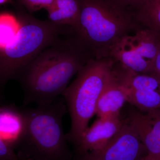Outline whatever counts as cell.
<instances>
[{
	"label": "cell",
	"instance_id": "obj_9",
	"mask_svg": "<svg viewBox=\"0 0 160 160\" xmlns=\"http://www.w3.org/2000/svg\"><path fill=\"white\" fill-rule=\"evenodd\" d=\"M125 120L121 116L99 118L84 132L75 147L78 153L82 156L102 149L120 131Z\"/></svg>",
	"mask_w": 160,
	"mask_h": 160
},
{
	"label": "cell",
	"instance_id": "obj_1",
	"mask_svg": "<svg viewBox=\"0 0 160 160\" xmlns=\"http://www.w3.org/2000/svg\"><path fill=\"white\" fill-rule=\"evenodd\" d=\"M94 56L76 32L60 36L17 73L24 105L44 106L62 95L72 78Z\"/></svg>",
	"mask_w": 160,
	"mask_h": 160
},
{
	"label": "cell",
	"instance_id": "obj_4",
	"mask_svg": "<svg viewBox=\"0 0 160 160\" xmlns=\"http://www.w3.org/2000/svg\"><path fill=\"white\" fill-rule=\"evenodd\" d=\"M114 65L111 57L90 60L63 92L62 96L71 119L66 138L75 147L96 114L98 100L111 79Z\"/></svg>",
	"mask_w": 160,
	"mask_h": 160
},
{
	"label": "cell",
	"instance_id": "obj_20",
	"mask_svg": "<svg viewBox=\"0 0 160 160\" xmlns=\"http://www.w3.org/2000/svg\"><path fill=\"white\" fill-rule=\"evenodd\" d=\"M141 160H160V153L158 154H147Z\"/></svg>",
	"mask_w": 160,
	"mask_h": 160
},
{
	"label": "cell",
	"instance_id": "obj_15",
	"mask_svg": "<svg viewBox=\"0 0 160 160\" xmlns=\"http://www.w3.org/2000/svg\"><path fill=\"white\" fill-rule=\"evenodd\" d=\"M20 28L19 21L14 16L7 13L0 14V50L13 40Z\"/></svg>",
	"mask_w": 160,
	"mask_h": 160
},
{
	"label": "cell",
	"instance_id": "obj_5",
	"mask_svg": "<svg viewBox=\"0 0 160 160\" xmlns=\"http://www.w3.org/2000/svg\"><path fill=\"white\" fill-rule=\"evenodd\" d=\"M20 28L13 40L0 50V87L29 64L61 36L74 32L68 26L28 15L18 19Z\"/></svg>",
	"mask_w": 160,
	"mask_h": 160
},
{
	"label": "cell",
	"instance_id": "obj_13",
	"mask_svg": "<svg viewBox=\"0 0 160 160\" xmlns=\"http://www.w3.org/2000/svg\"><path fill=\"white\" fill-rule=\"evenodd\" d=\"M46 10L49 21L58 25L68 26L76 32L80 16L78 0H55Z\"/></svg>",
	"mask_w": 160,
	"mask_h": 160
},
{
	"label": "cell",
	"instance_id": "obj_10",
	"mask_svg": "<svg viewBox=\"0 0 160 160\" xmlns=\"http://www.w3.org/2000/svg\"><path fill=\"white\" fill-rule=\"evenodd\" d=\"M143 113L132 110L127 120L145 147L147 154L160 153V110Z\"/></svg>",
	"mask_w": 160,
	"mask_h": 160
},
{
	"label": "cell",
	"instance_id": "obj_2",
	"mask_svg": "<svg viewBox=\"0 0 160 160\" xmlns=\"http://www.w3.org/2000/svg\"><path fill=\"white\" fill-rule=\"evenodd\" d=\"M80 16L75 32L95 59L110 57L123 37L142 27L119 0H78Z\"/></svg>",
	"mask_w": 160,
	"mask_h": 160
},
{
	"label": "cell",
	"instance_id": "obj_8",
	"mask_svg": "<svg viewBox=\"0 0 160 160\" xmlns=\"http://www.w3.org/2000/svg\"><path fill=\"white\" fill-rule=\"evenodd\" d=\"M147 154L142 143L126 119L120 131L106 146L81 157L82 160H141Z\"/></svg>",
	"mask_w": 160,
	"mask_h": 160
},
{
	"label": "cell",
	"instance_id": "obj_21",
	"mask_svg": "<svg viewBox=\"0 0 160 160\" xmlns=\"http://www.w3.org/2000/svg\"><path fill=\"white\" fill-rule=\"evenodd\" d=\"M9 0H0V5L7 2Z\"/></svg>",
	"mask_w": 160,
	"mask_h": 160
},
{
	"label": "cell",
	"instance_id": "obj_6",
	"mask_svg": "<svg viewBox=\"0 0 160 160\" xmlns=\"http://www.w3.org/2000/svg\"><path fill=\"white\" fill-rule=\"evenodd\" d=\"M160 51V37L142 27L133 35L123 37L113 47L110 57L121 68L138 73L151 72Z\"/></svg>",
	"mask_w": 160,
	"mask_h": 160
},
{
	"label": "cell",
	"instance_id": "obj_3",
	"mask_svg": "<svg viewBox=\"0 0 160 160\" xmlns=\"http://www.w3.org/2000/svg\"><path fill=\"white\" fill-rule=\"evenodd\" d=\"M26 134L16 150L20 158L32 160H71L62 120L67 107L63 97L35 108H24Z\"/></svg>",
	"mask_w": 160,
	"mask_h": 160
},
{
	"label": "cell",
	"instance_id": "obj_18",
	"mask_svg": "<svg viewBox=\"0 0 160 160\" xmlns=\"http://www.w3.org/2000/svg\"><path fill=\"white\" fill-rule=\"evenodd\" d=\"M123 5L127 6L134 7L139 9L149 0H119Z\"/></svg>",
	"mask_w": 160,
	"mask_h": 160
},
{
	"label": "cell",
	"instance_id": "obj_16",
	"mask_svg": "<svg viewBox=\"0 0 160 160\" xmlns=\"http://www.w3.org/2000/svg\"><path fill=\"white\" fill-rule=\"evenodd\" d=\"M55 0H20L21 3L31 12L41 9H46L51 6Z\"/></svg>",
	"mask_w": 160,
	"mask_h": 160
},
{
	"label": "cell",
	"instance_id": "obj_19",
	"mask_svg": "<svg viewBox=\"0 0 160 160\" xmlns=\"http://www.w3.org/2000/svg\"><path fill=\"white\" fill-rule=\"evenodd\" d=\"M151 72L154 74L160 80V51L155 61Z\"/></svg>",
	"mask_w": 160,
	"mask_h": 160
},
{
	"label": "cell",
	"instance_id": "obj_7",
	"mask_svg": "<svg viewBox=\"0 0 160 160\" xmlns=\"http://www.w3.org/2000/svg\"><path fill=\"white\" fill-rule=\"evenodd\" d=\"M118 77L127 89L128 102L141 111L160 109V80L154 74L121 69Z\"/></svg>",
	"mask_w": 160,
	"mask_h": 160
},
{
	"label": "cell",
	"instance_id": "obj_14",
	"mask_svg": "<svg viewBox=\"0 0 160 160\" xmlns=\"http://www.w3.org/2000/svg\"><path fill=\"white\" fill-rule=\"evenodd\" d=\"M138 23L160 37V0H149L138 9Z\"/></svg>",
	"mask_w": 160,
	"mask_h": 160
},
{
	"label": "cell",
	"instance_id": "obj_22",
	"mask_svg": "<svg viewBox=\"0 0 160 160\" xmlns=\"http://www.w3.org/2000/svg\"><path fill=\"white\" fill-rule=\"evenodd\" d=\"M18 160H32L27 159L20 158H19Z\"/></svg>",
	"mask_w": 160,
	"mask_h": 160
},
{
	"label": "cell",
	"instance_id": "obj_11",
	"mask_svg": "<svg viewBox=\"0 0 160 160\" xmlns=\"http://www.w3.org/2000/svg\"><path fill=\"white\" fill-rule=\"evenodd\" d=\"M27 118L24 108L0 106V138L16 152L25 137Z\"/></svg>",
	"mask_w": 160,
	"mask_h": 160
},
{
	"label": "cell",
	"instance_id": "obj_17",
	"mask_svg": "<svg viewBox=\"0 0 160 160\" xmlns=\"http://www.w3.org/2000/svg\"><path fill=\"white\" fill-rule=\"evenodd\" d=\"M16 152L0 138V160H18Z\"/></svg>",
	"mask_w": 160,
	"mask_h": 160
},
{
	"label": "cell",
	"instance_id": "obj_12",
	"mask_svg": "<svg viewBox=\"0 0 160 160\" xmlns=\"http://www.w3.org/2000/svg\"><path fill=\"white\" fill-rule=\"evenodd\" d=\"M126 102L127 89L118 78L114 67L111 79L98 100L95 114L99 118L119 116Z\"/></svg>",
	"mask_w": 160,
	"mask_h": 160
}]
</instances>
